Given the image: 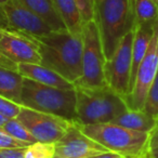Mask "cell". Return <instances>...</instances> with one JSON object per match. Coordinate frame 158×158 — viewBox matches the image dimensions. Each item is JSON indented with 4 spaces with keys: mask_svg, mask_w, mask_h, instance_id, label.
Listing matches in <instances>:
<instances>
[{
    "mask_svg": "<svg viewBox=\"0 0 158 158\" xmlns=\"http://www.w3.org/2000/svg\"><path fill=\"white\" fill-rule=\"evenodd\" d=\"M40 47L41 64L54 70L63 78L76 84L81 76L82 35L53 31L37 38Z\"/></svg>",
    "mask_w": 158,
    "mask_h": 158,
    "instance_id": "1",
    "label": "cell"
},
{
    "mask_svg": "<svg viewBox=\"0 0 158 158\" xmlns=\"http://www.w3.org/2000/svg\"><path fill=\"white\" fill-rule=\"evenodd\" d=\"M93 20L99 28L104 56L108 61L121 39L133 29L130 0H95Z\"/></svg>",
    "mask_w": 158,
    "mask_h": 158,
    "instance_id": "2",
    "label": "cell"
},
{
    "mask_svg": "<svg viewBox=\"0 0 158 158\" xmlns=\"http://www.w3.org/2000/svg\"><path fill=\"white\" fill-rule=\"evenodd\" d=\"M77 95V121L80 125L112 123L118 115L127 110L125 99L110 87L87 89L75 87Z\"/></svg>",
    "mask_w": 158,
    "mask_h": 158,
    "instance_id": "3",
    "label": "cell"
},
{
    "mask_svg": "<svg viewBox=\"0 0 158 158\" xmlns=\"http://www.w3.org/2000/svg\"><path fill=\"white\" fill-rule=\"evenodd\" d=\"M76 103V89L53 88L24 78L23 106L77 121Z\"/></svg>",
    "mask_w": 158,
    "mask_h": 158,
    "instance_id": "4",
    "label": "cell"
},
{
    "mask_svg": "<svg viewBox=\"0 0 158 158\" xmlns=\"http://www.w3.org/2000/svg\"><path fill=\"white\" fill-rule=\"evenodd\" d=\"M79 125L86 135L94 140L107 151L114 152L126 158H138L142 155L147 142L148 133L134 131L115 123Z\"/></svg>",
    "mask_w": 158,
    "mask_h": 158,
    "instance_id": "5",
    "label": "cell"
},
{
    "mask_svg": "<svg viewBox=\"0 0 158 158\" xmlns=\"http://www.w3.org/2000/svg\"><path fill=\"white\" fill-rule=\"evenodd\" d=\"M82 65L81 76L75 87L99 89L107 87L105 79V56L102 48L99 28L94 20L82 25Z\"/></svg>",
    "mask_w": 158,
    "mask_h": 158,
    "instance_id": "6",
    "label": "cell"
},
{
    "mask_svg": "<svg viewBox=\"0 0 158 158\" xmlns=\"http://www.w3.org/2000/svg\"><path fill=\"white\" fill-rule=\"evenodd\" d=\"M21 63L41 64L37 38L15 29L0 27V65L18 70Z\"/></svg>",
    "mask_w": 158,
    "mask_h": 158,
    "instance_id": "7",
    "label": "cell"
},
{
    "mask_svg": "<svg viewBox=\"0 0 158 158\" xmlns=\"http://www.w3.org/2000/svg\"><path fill=\"white\" fill-rule=\"evenodd\" d=\"M133 37L134 31L132 29L121 39L112 57L105 62L106 84L125 101L131 91Z\"/></svg>",
    "mask_w": 158,
    "mask_h": 158,
    "instance_id": "8",
    "label": "cell"
},
{
    "mask_svg": "<svg viewBox=\"0 0 158 158\" xmlns=\"http://www.w3.org/2000/svg\"><path fill=\"white\" fill-rule=\"evenodd\" d=\"M16 119L27 128L37 142L49 144L57 142L76 123L23 105Z\"/></svg>",
    "mask_w": 158,
    "mask_h": 158,
    "instance_id": "9",
    "label": "cell"
},
{
    "mask_svg": "<svg viewBox=\"0 0 158 158\" xmlns=\"http://www.w3.org/2000/svg\"><path fill=\"white\" fill-rule=\"evenodd\" d=\"M158 70V22L154 28L153 37L143 61L136 72L130 94L126 99L131 110H143L147 94Z\"/></svg>",
    "mask_w": 158,
    "mask_h": 158,
    "instance_id": "10",
    "label": "cell"
},
{
    "mask_svg": "<svg viewBox=\"0 0 158 158\" xmlns=\"http://www.w3.org/2000/svg\"><path fill=\"white\" fill-rule=\"evenodd\" d=\"M6 22V28H11L24 33L33 37H42L53 29L35 14L33 11L25 7L19 0H9L1 8Z\"/></svg>",
    "mask_w": 158,
    "mask_h": 158,
    "instance_id": "11",
    "label": "cell"
},
{
    "mask_svg": "<svg viewBox=\"0 0 158 158\" xmlns=\"http://www.w3.org/2000/svg\"><path fill=\"white\" fill-rule=\"evenodd\" d=\"M105 152L110 151L86 135L76 121L65 135L54 143L53 158H90Z\"/></svg>",
    "mask_w": 158,
    "mask_h": 158,
    "instance_id": "12",
    "label": "cell"
},
{
    "mask_svg": "<svg viewBox=\"0 0 158 158\" xmlns=\"http://www.w3.org/2000/svg\"><path fill=\"white\" fill-rule=\"evenodd\" d=\"M18 72L24 78L44 86L59 89H75L74 84L42 64L21 63L18 65Z\"/></svg>",
    "mask_w": 158,
    "mask_h": 158,
    "instance_id": "13",
    "label": "cell"
},
{
    "mask_svg": "<svg viewBox=\"0 0 158 158\" xmlns=\"http://www.w3.org/2000/svg\"><path fill=\"white\" fill-rule=\"evenodd\" d=\"M157 24V23H156ZM156 24H142L133 27L134 37L132 44V67H131V89L133 86L136 72L143 61L147 49L153 37L154 28ZM130 94V93H129Z\"/></svg>",
    "mask_w": 158,
    "mask_h": 158,
    "instance_id": "14",
    "label": "cell"
},
{
    "mask_svg": "<svg viewBox=\"0 0 158 158\" xmlns=\"http://www.w3.org/2000/svg\"><path fill=\"white\" fill-rule=\"evenodd\" d=\"M157 123V119L147 114L144 110H131V108H128L112 121V123L120 127L134 131L146 132V133H149L155 128Z\"/></svg>",
    "mask_w": 158,
    "mask_h": 158,
    "instance_id": "15",
    "label": "cell"
},
{
    "mask_svg": "<svg viewBox=\"0 0 158 158\" xmlns=\"http://www.w3.org/2000/svg\"><path fill=\"white\" fill-rule=\"evenodd\" d=\"M24 77L18 70L0 65V95L22 105Z\"/></svg>",
    "mask_w": 158,
    "mask_h": 158,
    "instance_id": "16",
    "label": "cell"
},
{
    "mask_svg": "<svg viewBox=\"0 0 158 158\" xmlns=\"http://www.w3.org/2000/svg\"><path fill=\"white\" fill-rule=\"evenodd\" d=\"M66 29L73 34L81 35L84 21L75 0H51Z\"/></svg>",
    "mask_w": 158,
    "mask_h": 158,
    "instance_id": "17",
    "label": "cell"
},
{
    "mask_svg": "<svg viewBox=\"0 0 158 158\" xmlns=\"http://www.w3.org/2000/svg\"><path fill=\"white\" fill-rule=\"evenodd\" d=\"M31 11L41 18L53 31L66 29L64 22L60 18L51 0H19Z\"/></svg>",
    "mask_w": 158,
    "mask_h": 158,
    "instance_id": "18",
    "label": "cell"
},
{
    "mask_svg": "<svg viewBox=\"0 0 158 158\" xmlns=\"http://www.w3.org/2000/svg\"><path fill=\"white\" fill-rule=\"evenodd\" d=\"M133 27L158 22V7L152 0H130Z\"/></svg>",
    "mask_w": 158,
    "mask_h": 158,
    "instance_id": "19",
    "label": "cell"
},
{
    "mask_svg": "<svg viewBox=\"0 0 158 158\" xmlns=\"http://www.w3.org/2000/svg\"><path fill=\"white\" fill-rule=\"evenodd\" d=\"M1 129L7 132L8 134H10L11 136H13L14 139L21 141L23 143H26L28 145H31L37 142L36 139L31 135V132L27 130V128L24 125H22L16 118L8 119L7 123L3 125V127Z\"/></svg>",
    "mask_w": 158,
    "mask_h": 158,
    "instance_id": "20",
    "label": "cell"
},
{
    "mask_svg": "<svg viewBox=\"0 0 158 158\" xmlns=\"http://www.w3.org/2000/svg\"><path fill=\"white\" fill-rule=\"evenodd\" d=\"M54 157V143L36 142L25 149L24 158H53Z\"/></svg>",
    "mask_w": 158,
    "mask_h": 158,
    "instance_id": "21",
    "label": "cell"
},
{
    "mask_svg": "<svg viewBox=\"0 0 158 158\" xmlns=\"http://www.w3.org/2000/svg\"><path fill=\"white\" fill-rule=\"evenodd\" d=\"M143 110L158 120V70L148 91Z\"/></svg>",
    "mask_w": 158,
    "mask_h": 158,
    "instance_id": "22",
    "label": "cell"
},
{
    "mask_svg": "<svg viewBox=\"0 0 158 158\" xmlns=\"http://www.w3.org/2000/svg\"><path fill=\"white\" fill-rule=\"evenodd\" d=\"M21 108H22L21 104H18L0 95V115H2L8 119L16 118L18 115L20 114Z\"/></svg>",
    "mask_w": 158,
    "mask_h": 158,
    "instance_id": "23",
    "label": "cell"
},
{
    "mask_svg": "<svg viewBox=\"0 0 158 158\" xmlns=\"http://www.w3.org/2000/svg\"><path fill=\"white\" fill-rule=\"evenodd\" d=\"M142 155L145 158H158V123L148 133L147 142Z\"/></svg>",
    "mask_w": 158,
    "mask_h": 158,
    "instance_id": "24",
    "label": "cell"
},
{
    "mask_svg": "<svg viewBox=\"0 0 158 158\" xmlns=\"http://www.w3.org/2000/svg\"><path fill=\"white\" fill-rule=\"evenodd\" d=\"M29 145L14 139L0 128V149H18L26 148Z\"/></svg>",
    "mask_w": 158,
    "mask_h": 158,
    "instance_id": "25",
    "label": "cell"
},
{
    "mask_svg": "<svg viewBox=\"0 0 158 158\" xmlns=\"http://www.w3.org/2000/svg\"><path fill=\"white\" fill-rule=\"evenodd\" d=\"M80 12L82 21L89 22L94 19V1L95 0H75Z\"/></svg>",
    "mask_w": 158,
    "mask_h": 158,
    "instance_id": "26",
    "label": "cell"
},
{
    "mask_svg": "<svg viewBox=\"0 0 158 158\" xmlns=\"http://www.w3.org/2000/svg\"><path fill=\"white\" fill-rule=\"evenodd\" d=\"M26 148L0 149V158H24L25 149Z\"/></svg>",
    "mask_w": 158,
    "mask_h": 158,
    "instance_id": "27",
    "label": "cell"
},
{
    "mask_svg": "<svg viewBox=\"0 0 158 158\" xmlns=\"http://www.w3.org/2000/svg\"><path fill=\"white\" fill-rule=\"evenodd\" d=\"M123 156H120L119 154L114 153V152H105V153H101L94 155L90 158H121Z\"/></svg>",
    "mask_w": 158,
    "mask_h": 158,
    "instance_id": "28",
    "label": "cell"
},
{
    "mask_svg": "<svg viewBox=\"0 0 158 158\" xmlns=\"http://www.w3.org/2000/svg\"><path fill=\"white\" fill-rule=\"evenodd\" d=\"M7 120H8V118H6V117L2 116V115H0V128L3 127V125L7 123Z\"/></svg>",
    "mask_w": 158,
    "mask_h": 158,
    "instance_id": "29",
    "label": "cell"
},
{
    "mask_svg": "<svg viewBox=\"0 0 158 158\" xmlns=\"http://www.w3.org/2000/svg\"><path fill=\"white\" fill-rule=\"evenodd\" d=\"M9 0H0V9L2 8V6H5Z\"/></svg>",
    "mask_w": 158,
    "mask_h": 158,
    "instance_id": "30",
    "label": "cell"
},
{
    "mask_svg": "<svg viewBox=\"0 0 158 158\" xmlns=\"http://www.w3.org/2000/svg\"><path fill=\"white\" fill-rule=\"evenodd\" d=\"M152 1H153V2L155 3V5H156V6H157V7H158V0H152Z\"/></svg>",
    "mask_w": 158,
    "mask_h": 158,
    "instance_id": "31",
    "label": "cell"
},
{
    "mask_svg": "<svg viewBox=\"0 0 158 158\" xmlns=\"http://www.w3.org/2000/svg\"><path fill=\"white\" fill-rule=\"evenodd\" d=\"M138 158H145V157H144V156H143V155H140V156H139Z\"/></svg>",
    "mask_w": 158,
    "mask_h": 158,
    "instance_id": "32",
    "label": "cell"
},
{
    "mask_svg": "<svg viewBox=\"0 0 158 158\" xmlns=\"http://www.w3.org/2000/svg\"><path fill=\"white\" fill-rule=\"evenodd\" d=\"M121 158H126V157H121Z\"/></svg>",
    "mask_w": 158,
    "mask_h": 158,
    "instance_id": "33",
    "label": "cell"
}]
</instances>
